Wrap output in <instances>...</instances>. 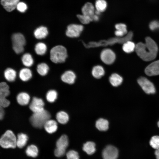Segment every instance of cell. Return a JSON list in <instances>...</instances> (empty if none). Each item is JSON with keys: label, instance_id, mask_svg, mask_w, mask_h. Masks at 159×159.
<instances>
[{"label": "cell", "instance_id": "e0dca14e", "mask_svg": "<svg viewBox=\"0 0 159 159\" xmlns=\"http://www.w3.org/2000/svg\"><path fill=\"white\" fill-rule=\"evenodd\" d=\"M44 127L47 132L49 133H52L57 130V123L54 120L49 119L46 122Z\"/></svg>", "mask_w": 159, "mask_h": 159}, {"label": "cell", "instance_id": "b9f144b4", "mask_svg": "<svg viewBox=\"0 0 159 159\" xmlns=\"http://www.w3.org/2000/svg\"><path fill=\"white\" fill-rule=\"evenodd\" d=\"M155 154L157 159H159V149L156 150Z\"/></svg>", "mask_w": 159, "mask_h": 159}, {"label": "cell", "instance_id": "7c38bea8", "mask_svg": "<svg viewBox=\"0 0 159 159\" xmlns=\"http://www.w3.org/2000/svg\"><path fill=\"white\" fill-rule=\"evenodd\" d=\"M101 59L105 63L109 64L112 63L115 59L114 53L111 49H106L104 50L101 52Z\"/></svg>", "mask_w": 159, "mask_h": 159}, {"label": "cell", "instance_id": "9c48e42d", "mask_svg": "<svg viewBox=\"0 0 159 159\" xmlns=\"http://www.w3.org/2000/svg\"><path fill=\"white\" fill-rule=\"evenodd\" d=\"M102 156L103 159H117L118 156V151L115 146L108 145L102 150Z\"/></svg>", "mask_w": 159, "mask_h": 159}, {"label": "cell", "instance_id": "d4e9b609", "mask_svg": "<svg viewBox=\"0 0 159 159\" xmlns=\"http://www.w3.org/2000/svg\"><path fill=\"white\" fill-rule=\"evenodd\" d=\"M28 139V136L26 134L19 133L16 140V146L20 148H22L26 145Z\"/></svg>", "mask_w": 159, "mask_h": 159}, {"label": "cell", "instance_id": "52a82bcc", "mask_svg": "<svg viewBox=\"0 0 159 159\" xmlns=\"http://www.w3.org/2000/svg\"><path fill=\"white\" fill-rule=\"evenodd\" d=\"M9 87L4 82L0 84V105L3 107H6L10 103V101L6 97L9 94Z\"/></svg>", "mask_w": 159, "mask_h": 159}, {"label": "cell", "instance_id": "60d3db41", "mask_svg": "<svg viewBox=\"0 0 159 159\" xmlns=\"http://www.w3.org/2000/svg\"><path fill=\"white\" fill-rule=\"evenodd\" d=\"M4 111L3 107L0 106V119L2 120L4 117Z\"/></svg>", "mask_w": 159, "mask_h": 159}, {"label": "cell", "instance_id": "1f68e13d", "mask_svg": "<svg viewBox=\"0 0 159 159\" xmlns=\"http://www.w3.org/2000/svg\"><path fill=\"white\" fill-rule=\"evenodd\" d=\"M26 153L28 156L34 158L37 156L38 150L36 146L31 145L28 146Z\"/></svg>", "mask_w": 159, "mask_h": 159}, {"label": "cell", "instance_id": "7402d4cb", "mask_svg": "<svg viewBox=\"0 0 159 159\" xmlns=\"http://www.w3.org/2000/svg\"><path fill=\"white\" fill-rule=\"evenodd\" d=\"M96 128L101 131H105L109 128L108 121L103 118H100L97 120L95 123Z\"/></svg>", "mask_w": 159, "mask_h": 159}, {"label": "cell", "instance_id": "603a6c76", "mask_svg": "<svg viewBox=\"0 0 159 159\" xmlns=\"http://www.w3.org/2000/svg\"><path fill=\"white\" fill-rule=\"evenodd\" d=\"M5 78L8 81L12 82L14 81L16 77V72L12 68H8L6 69L4 72Z\"/></svg>", "mask_w": 159, "mask_h": 159}, {"label": "cell", "instance_id": "f35d334b", "mask_svg": "<svg viewBox=\"0 0 159 159\" xmlns=\"http://www.w3.org/2000/svg\"><path fill=\"white\" fill-rule=\"evenodd\" d=\"M149 27L152 31L159 29V21L156 20L151 21L149 24Z\"/></svg>", "mask_w": 159, "mask_h": 159}, {"label": "cell", "instance_id": "7a4b0ae2", "mask_svg": "<svg viewBox=\"0 0 159 159\" xmlns=\"http://www.w3.org/2000/svg\"><path fill=\"white\" fill-rule=\"evenodd\" d=\"M51 117L50 113L45 110L39 112L34 113L31 117L30 120L34 127L40 128L44 126L45 123Z\"/></svg>", "mask_w": 159, "mask_h": 159}, {"label": "cell", "instance_id": "2e32d148", "mask_svg": "<svg viewBox=\"0 0 159 159\" xmlns=\"http://www.w3.org/2000/svg\"><path fill=\"white\" fill-rule=\"evenodd\" d=\"M76 76L74 73L71 71H67L64 72L61 76L62 80L64 82L71 84L75 81Z\"/></svg>", "mask_w": 159, "mask_h": 159}, {"label": "cell", "instance_id": "44dd1931", "mask_svg": "<svg viewBox=\"0 0 159 159\" xmlns=\"http://www.w3.org/2000/svg\"><path fill=\"white\" fill-rule=\"evenodd\" d=\"M82 149L87 154L92 155L96 151L95 144L93 142H87L83 145Z\"/></svg>", "mask_w": 159, "mask_h": 159}, {"label": "cell", "instance_id": "277c9868", "mask_svg": "<svg viewBox=\"0 0 159 159\" xmlns=\"http://www.w3.org/2000/svg\"><path fill=\"white\" fill-rule=\"evenodd\" d=\"M16 137L11 130H7L1 136L0 145L4 148H15L16 146Z\"/></svg>", "mask_w": 159, "mask_h": 159}, {"label": "cell", "instance_id": "cb8c5ba5", "mask_svg": "<svg viewBox=\"0 0 159 159\" xmlns=\"http://www.w3.org/2000/svg\"><path fill=\"white\" fill-rule=\"evenodd\" d=\"M116 29L115 32V35L117 37H122L127 33V26L123 23H119L115 25Z\"/></svg>", "mask_w": 159, "mask_h": 159}, {"label": "cell", "instance_id": "4dcf8cb0", "mask_svg": "<svg viewBox=\"0 0 159 159\" xmlns=\"http://www.w3.org/2000/svg\"><path fill=\"white\" fill-rule=\"evenodd\" d=\"M92 75L96 78H101L104 74V70L103 67L100 66L94 67L92 71Z\"/></svg>", "mask_w": 159, "mask_h": 159}, {"label": "cell", "instance_id": "ba28073f", "mask_svg": "<svg viewBox=\"0 0 159 159\" xmlns=\"http://www.w3.org/2000/svg\"><path fill=\"white\" fill-rule=\"evenodd\" d=\"M138 82L144 92L147 94H154L155 89L153 84L146 78L141 77L137 80Z\"/></svg>", "mask_w": 159, "mask_h": 159}, {"label": "cell", "instance_id": "ab89813d", "mask_svg": "<svg viewBox=\"0 0 159 159\" xmlns=\"http://www.w3.org/2000/svg\"><path fill=\"white\" fill-rule=\"evenodd\" d=\"M16 8L20 12H24L27 9V6L25 3L23 2H19L17 5Z\"/></svg>", "mask_w": 159, "mask_h": 159}, {"label": "cell", "instance_id": "f1b7e54d", "mask_svg": "<svg viewBox=\"0 0 159 159\" xmlns=\"http://www.w3.org/2000/svg\"><path fill=\"white\" fill-rule=\"evenodd\" d=\"M56 118L58 122L62 124H65L69 120V117L68 114L63 111H61L57 113Z\"/></svg>", "mask_w": 159, "mask_h": 159}, {"label": "cell", "instance_id": "5bb4252c", "mask_svg": "<svg viewBox=\"0 0 159 159\" xmlns=\"http://www.w3.org/2000/svg\"><path fill=\"white\" fill-rule=\"evenodd\" d=\"M82 11L83 15L91 18L93 21V17L95 14V8L91 3H86L82 7Z\"/></svg>", "mask_w": 159, "mask_h": 159}, {"label": "cell", "instance_id": "4fadbf2b", "mask_svg": "<svg viewBox=\"0 0 159 159\" xmlns=\"http://www.w3.org/2000/svg\"><path fill=\"white\" fill-rule=\"evenodd\" d=\"M145 72L150 76L159 75V60L154 62L145 69Z\"/></svg>", "mask_w": 159, "mask_h": 159}, {"label": "cell", "instance_id": "d6a6232c", "mask_svg": "<svg viewBox=\"0 0 159 159\" xmlns=\"http://www.w3.org/2000/svg\"><path fill=\"white\" fill-rule=\"evenodd\" d=\"M136 45L130 40L128 41L123 44L122 49L123 51L127 53H130L135 49Z\"/></svg>", "mask_w": 159, "mask_h": 159}, {"label": "cell", "instance_id": "83f0119b", "mask_svg": "<svg viewBox=\"0 0 159 159\" xmlns=\"http://www.w3.org/2000/svg\"><path fill=\"white\" fill-rule=\"evenodd\" d=\"M21 60L23 64L26 67L31 66L34 63L32 55L29 53L24 54L21 57Z\"/></svg>", "mask_w": 159, "mask_h": 159}, {"label": "cell", "instance_id": "ffe728a7", "mask_svg": "<svg viewBox=\"0 0 159 159\" xmlns=\"http://www.w3.org/2000/svg\"><path fill=\"white\" fill-rule=\"evenodd\" d=\"M32 76L31 70L28 68L21 69L19 73L20 79L23 81H26L30 80Z\"/></svg>", "mask_w": 159, "mask_h": 159}, {"label": "cell", "instance_id": "d590c367", "mask_svg": "<svg viewBox=\"0 0 159 159\" xmlns=\"http://www.w3.org/2000/svg\"><path fill=\"white\" fill-rule=\"evenodd\" d=\"M150 144L152 148L156 150L159 149V136H153L150 141Z\"/></svg>", "mask_w": 159, "mask_h": 159}, {"label": "cell", "instance_id": "8fae6325", "mask_svg": "<svg viewBox=\"0 0 159 159\" xmlns=\"http://www.w3.org/2000/svg\"><path fill=\"white\" fill-rule=\"evenodd\" d=\"M44 102L42 99L37 97H34L29 105V107L34 113L38 112L44 110Z\"/></svg>", "mask_w": 159, "mask_h": 159}, {"label": "cell", "instance_id": "836d02e7", "mask_svg": "<svg viewBox=\"0 0 159 159\" xmlns=\"http://www.w3.org/2000/svg\"><path fill=\"white\" fill-rule=\"evenodd\" d=\"M107 3L105 0H97L95 3V7L97 11L100 12L104 11L106 9Z\"/></svg>", "mask_w": 159, "mask_h": 159}, {"label": "cell", "instance_id": "484cf974", "mask_svg": "<svg viewBox=\"0 0 159 159\" xmlns=\"http://www.w3.org/2000/svg\"><path fill=\"white\" fill-rule=\"evenodd\" d=\"M110 83L113 86L117 87L122 82L123 79L120 75L116 73L113 74L109 78Z\"/></svg>", "mask_w": 159, "mask_h": 159}, {"label": "cell", "instance_id": "9a60e30c", "mask_svg": "<svg viewBox=\"0 0 159 159\" xmlns=\"http://www.w3.org/2000/svg\"><path fill=\"white\" fill-rule=\"evenodd\" d=\"M19 0H1V3L7 11L11 12L16 7Z\"/></svg>", "mask_w": 159, "mask_h": 159}, {"label": "cell", "instance_id": "74e56055", "mask_svg": "<svg viewBox=\"0 0 159 159\" xmlns=\"http://www.w3.org/2000/svg\"><path fill=\"white\" fill-rule=\"evenodd\" d=\"M77 16L80 21L83 24H87L93 20L90 17L85 16L83 14L77 15Z\"/></svg>", "mask_w": 159, "mask_h": 159}, {"label": "cell", "instance_id": "d6986e66", "mask_svg": "<svg viewBox=\"0 0 159 159\" xmlns=\"http://www.w3.org/2000/svg\"><path fill=\"white\" fill-rule=\"evenodd\" d=\"M16 99L19 104L22 105H25L29 103L30 97L29 95L26 93L22 92L17 95Z\"/></svg>", "mask_w": 159, "mask_h": 159}, {"label": "cell", "instance_id": "f546056e", "mask_svg": "<svg viewBox=\"0 0 159 159\" xmlns=\"http://www.w3.org/2000/svg\"><path fill=\"white\" fill-rule=\"evenodd\" d=\"M48 66L45 63H41L39 64L37 68L38 73L41 75L44 76L46 75L49 71Z\"/></svg>", "mask_w": 159, "mask_h": 159}, {"label": "cell", "instance_id": "5b68a950", "mask_svg": "<svg viewBox=\"0 0 159 159\" xmlns=\"http://www.w3.org/2000/svg\"><path fill=\"white\" fill-rule=\"evenodd\" d=\"M11 40L12 48L14 52L17 54L22 52L26 44V40L23 35L20 33L14 34L12 35Z\"/></svg>", "mask_w": 159, "mask_h": 159}, {"label": "cell", "instance_id": "ac0fdd59", "mask_svg": "<svg viewBox=\"0 0 159 159\" xmlns=\"http://www.w3.org/2000/svg\"><path fill=\"white\" fill-rule=\"evenodd\" d=\"M48 33L47 28L44 26H42L37 28L34 32L35 37L38 39L45 38Z\"/></svg>", "mask_w": 159, "mask_h": 159}, {"label": "cell", "instance_id": "7bdbcfd3", "mask_svg": "<svg viewBox=\"0 0 159 159\" xmlns=\"http://www.w3.org/2000/svg\"><path fill=\"white\" fill-rule=\"evenodd\" d=\"M158 127H159V121H158Z\"/></svg>", "mask_w": 159, "mask_h": 159}, {"label": "cell", "instance_id": "4316f807", "mask_svg": "<svg viewBox=\"0 0 159 159\" xmlns=\"http://www.w3.org/2000/svg\"><path fill=\"white\" fill-rule=\"evenodd\" d=\"M46 44L42 42L37 43L35 45L34 50L36 53L38 55H42L45 54L47 51Z\"/></svg>", "mask_w": 159, "mask_h": 159}, {"label": "cell", "instance_id": "30bf717a", "mask_svg": "<svg viewBox=\"0 0 159 159\" xmlns=\"http://www.w3.org/2000/svg\"><path fill=\"white\" fill-rule=\"evenodd\" d=\"M83 29L81 25L71 24L67 27L66 34L67 36L71 37H79Z\"/></svg>", "mask_w": 159, "mask_h": 159}, {"label": "cell", "instance_id": "6da1fadb", "mask_svg": "<svg viewBox=\"0 0 159 159\" xmlns=\"http://www.w3.org/2000/svg\"><path fill=\"white\" fill-rule=\"evenodd\" d=\"M145 43L139 42L136 45L135 50L138 55L142 59L149 61L154 59L158 52L155 42L150 37L145 38Z\"/></svg>", "mask_w": 159, "mask_h": 159}, {"label": "cell", "instance_id": "e575fe53", "mask_svg": "<svg viewBox=\"0 0 159 159\" xmlns=\"http://www.w3.org/2000/svg\"><path fill=\"white\" fill-rule=\"evenodd\" d=\"M57 93L54 90H51L48 91L46 95L47 100L49 102H53L57 99Z\"/></svg>", "mask_w": 159, "mask_h": 159}, {"label": "cell", "instance_id": "8992f818", "mask_svg": "<svg viewBox=\"0 0 159 159\" xmlns=\"http://www.w3.org/2000/svg\"><path fill=\"white\" fill-rule=\"evenodd\" d=\"M68 144L69 141L67 136L65 135H62L56 142L57 148L54 152L55 156L57 157H60L64 155Z\"/></svg>", "mask_w": 159, "mask_h": 159}, {"label": "cell", "instance_id": "3957f363", "mask_svg": "<svg viewBox=\"0 0 159 159\" xmlns=\"http://www.w3.org/2000/svg\"><path fill=\"white\" fill-rule=\"evenodd\" d=\"M67 57V50L62 45L53 47L50 51V59L55 63L64 62Z\"/></svg>", "mask_w": 159, "mask_h": 159}, {"label": "cell", "instance_id": "8d00e7d4", "mask_svg": "<svg viewBox=\"0 0 159 159\" xmlns=\"http://www.w3.org/2000/svg\"><path fill=\"white\" fill-rule=\"evenodd\" d=\"M67 159H79L78 153L74 150H70L66 154Z\"/></svg>", "mask_w": 159, "mask_h": 159}]
</instances>
